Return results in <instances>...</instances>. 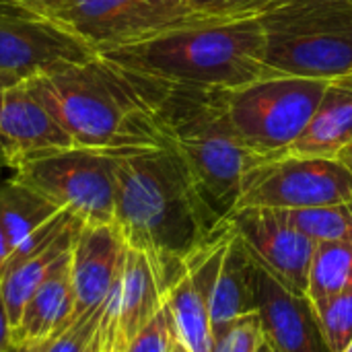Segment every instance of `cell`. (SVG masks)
Wrapping results in <instances>:
<instances>
[{"instance_id":"277c9868","label":"cell","mask_w":352,"mask_h":352,"mask_svg":"<svg viewBox=\"0 0 352 352\" xmlns=\"http://www.w3.org/2000/svg\"><path fill=\"white\" fill-rule=\"evenodd\" d=\"M163 122L169 144L179 153L196 190L217 225L235 212L243 173L264 161L231 126L223 89L167 82Z\"/></svg>"},{"instance_id":"f546056e","label":"cell","mask_w":352,"mask_h":352,"mask_svg":"<svg viewBox=\"0 0 352 352\" xmlns=\"http://www.w3.org/2000/svg\"><path fill=\"white\" fill-rule=\"evenodd\" d=\"M336 159H338V161H340V163H342V165H344V167H346V169L352 173V140L346 144V146H344V148H342V151H340V153H338V157H336Z\"/></svg>"},{"instance_id":"ab89813d","label":"cell","mask_w":352,"mask_h":352,"mask_svg":"<svg viewBox=\"0 0 352 352\" xmlns=\"http://www.w3.org/2000/svg\"><path fill=\"white\" fill-rule=\"evenodd\" d=\"M8 352H16V346H14V349H10V351Z\"/></svg>"},{"instance_id":"52a82bcc","label":"cell","mask_w":352,"mask_h":352,"mask_svg":"<svg viewBox=\"0 0 352 352\" xmlns=\"http://www.w3.org/2000/svg\"><path fill=\"white\" fill-rule=\"evenodd\" d=\"M12 179L29 186L85 225H107L116 217L113 153L68 146L23 161Z\"/></svg>"},{"instance_id":"603a6c76","label":"cell","mask_w":352,"mask_h":352,"mask_svg":"<svg viewBox=\"0 0 352 352\" xmlns=\"http://www.w3.org/2000/svg\"><path fill=\"white\" fill-rule=\"evenodd\" d=\"M297 231L311 237L316 243L322 241H344L352 243V200L328 206L276 210Z\"/></svg>"},{"instance_id":"83f0119b","label":"cell","mask_w":352,"mask_h":352,"mask_svg":"<svg viewBox=\"0 0 352 352\" xmlns=\"http://www.w3.org/2000/svg\"><path fill=\"white\" fill-rule=\"evenodd\" d=\"M175 342L173 328L165 305L155 314V318L132 338L128 352H171Z\"/></svg>"},{"instance_id":"1f68e13d","label":"cell","mask_w":352,"mask_h":352,"mask_svg":"<svg viewBox=\"0 0 352 352\" xmlns=\"http://www.w3.org/2000/svg\"><path fill=\"white\" fill-rule=\"evenodd\" d=\"M16 82H21V78H19V76H14V74H10V72L0 70V89H6V87L16 85Z\"/></svg>"},{"instance_id":"d6986e66","label":"cell","mask_w":352,"mask_h":352,"mask_svg":"<svg viewBox=\"0 0 352 352\" xmlns=\"http://www.w3.org/2000/svg\"><path fill=\"white\" fill-rule=\"evenodd\" d=\"M254 311H258L254 289V258L231 229V239L210 299L212 338L233 320Z\"/></svg>"},{"instance_id":"ac0fdd59","label":"cell","mask_w":352,"mask_h":352,"mask_svg":"<svg viewBox=\"0 0 352 352\" xmlns=\"http://www.w3.org/2000/svg\"><path fill=\"white\" fill-rule=\"evenodd\" d=\"M161 307L163 291L148 256L128 245L118 278V330L126 349Z\"/></svg>"},{"instance_id":"5b68a950","label":"cell","mask_w":352,"mask_h":352,"mask_svg":"<svg viewBox=\"0 0 352 352\" xmlns=\"http://www.w3.org/2000/svg\"><path fill=\"white\" fill-rule=\"evenodd\" d=\"M266 64L283 76L352 74V0H280L260 16Z\"/></svg>"},{"instance_id":"d590c367","label":"cell","mask_w":352,"mask_h":352,"mask_svg":"<svg viewBox=\"0 0 352 352\" xmlns=\"http://www.w3.org/2000/svg\"><path fill=\"white\" fill-rule=\"evenodd\" d=\"M0 167H6V159H4V155H2V148H0Z\"/></svg>"},{"instance_id":"484cf974","label":"cell","mask_w":352,"mask_h":352,"mask_svg":"<svg viewBox=\"0 0 352 352\" xmlns=\"http://www.w3.org/2000/svg\"><path fill=\"white\" fill-rule=\"evenodd\" d=\"M264 326L258 311L241 316L214 334L212 352H258L264 342Z\"/></svg>"},{"instance_id":"d6a6232c","label":"cell","mask_w":352,"mask_h":352,"mask_svg":"<svg viewBox=\"0 0 352 352\" xmlns=\"http://www.w3.org/2000/svg\"><path fill=\"white\" fill-rule=\"evenodd\" d=\"M45 346H47V340L45 342H31V344L16 346V352H45Z\"/></svg>"},{"instance_id":"f35d334b","label":"cell","mask_w":352,"mask_h":352,"mask_svg":"<svg viewBox=\"0 0 352 352\" xmlns=\"http://www.w3.org/2000/svg\"><path fill=\"white\" fill-rule=\"evenodd\" d=\"M344 352H352V342L349 344V346H346V351H344Z\"/></svg>"},{"instance_id":"3957f363","label":"cell","mask_w":352,"mask_h":352,"mask_svg":"<svg viewBox=\"0 0 352 352\" xmlns=\"http://www.w3.org/2000/svg\"><path fill=\"white\" fill-rule=\"evenodd\" d=\"M101 56L171 85L235 89L260 78L283 76L266 64L260 19L200 21L107 50Z\"/></svg>"},{"instance_id":"836d02e7","label":"cell","mask_w":352,"mask_h":352,"mask_svg":"<svg viewBox=\"0 0 352 352\" xmlns=\"http://www.w3.org/2000/svg\"><path fill=\"white\" fill-rule=\"evenodd\" d=\"M258 352H280L268 338H264V342H262V346H260V351Z\"/></svg>"},{"instance_id":"d4e9b609","label":"cell","mask_w":352,"mask_h":352,"mask_svg":"<svg viewBox=\"0 0 352 352\" xmlns=\"http://www.w3.org/2000/svg\"><path fill=\"white\" fill-rule=\"evenodd\" d=\"M186 2L196 16L204 21L225 23V21L260 19L264 12L274 8L280 0H186Z\"/></svg>"},{"instance_id":"7a4b0ae2","label":"cell","mask_w":352,"mask_h":352,"mask_svg":"<svg viewBox=\"0 0 352 352\" xmlns=\"http://www.w3.org/2000/svg\"><path fill=\"white\" fill-rule=\"evenodd\" d=\"M74 146L130 153L167 146V82L124 68L101 54L27 78Z\"/></svg>"},{"instance_id":"30bf717a","label":"cell","mask_w":352,"mask_h":352,"mask_svg":"<svg viewBox=\"0 0 352 352\" xmlns=\"http://www.w3.org/2000/svg\"><path fill=\"white\" fill-rule=\"evenodd\" d=\"M93 56L82 39L33 4L0 0V70L27 80Z\"/></svg>"},{"instance_id":"ba28073f","label":"cell","mask_w":352,"mask_h":352,"mask_svg":"<svg viewBox=\"0 0 352 352\" xmlns=\"http://www.w3.org/2000/svg\"><path fill=\"white\" fill-rule=\"evenodd\" d=\"M29 4L82 39L95 54L204 21L188 8L186 0H37Z\"/></svg>"},{"instance_id":"f1b7e54d","label":"cell","mask_w":352,"mask_h":352,"mask_svg":"<svg viewBox=\"0 0 352 352\" xmlns=\"http://www.w3.org/2000/svg\"><path fill=\"white\" fill-rule=\"evenodd\" d=\"M14 349L12 344V326L8 320V311L2 299V291H0V352H8Z\"/></svg>"},{"instance_id":"4dcf8cb0","label":"cell","mask_w":352,"mask_h":352,"mask_svg":"<svg viewBox=\"0 0 352 352\" xmlns=\"http://www.w3.org/2000/svg\"><path fill=\"white\" fill-rule=\"evenodd\" d=\"M8 254H10V245H8L6 235H4V231H2V227H0V268H2V264L6 262Z\"/></svg>"},{"instance_id":"9c48e42d","label":"cell","mask_w":352,"mask_h":352,"mask_svg":"<svg viewBox=\"0 0 352 352\" xmlns=\"http://www.w3.org/2000/svg\"><path fill=\"white\" fill-rule=\"evenodd\" d=\"M351 200L352 173L338 159L285 153L243 173L237 208L295 210Z\"/></svg>"},{"instance_id":"5bb4252c","label":"cell","mask_w":352,"mask_h":352,"mask_svg":"<svg viewBox=\"0 0 352 352\" xmlns=\"http://www.w3.org/2000/svg\"><path fill=\"white\" fill-rule=\"evenodd\" d=\"M256 309L266 338L280 352H330L318 311L307 295L283 287L254 260Z\"/></svg>"},{"instance_id":"4316f807","label":"cell","mask_w":352,"mask_h":352,"mask_svg":"<svg viewBox=\"0 0 352 352\" xmlns=\"http://www.w3.org/2000/svg\"><path fill=\"white\" fill-rule=\"evenodd\" d=\"M101 307L78 316L60 334L47 340L45 352H89L95 344L99 332Z\"/></svg>"},{"instance_id":"74e56055","label":"cell","mask_w":352,"mask_h":352,"mask_svg":"<svg viewBox=\"0 0 352 352\" xmlns=\"http://www.w3.org/2000/svg\"><path fill=\"white\" fill-rule=\"evenodd\" d=\"M14 2H37V0H14Z\"/></svg>"},{"instance_id":"7c38bea8","label":"cell","mask_w":352,"mask_h":352,"mask_svg":"<svg viewBox=\"0 0 352 352\" xmlns=\"http://www.w3.org/2000/svg\"><path fill=\"white\" fill-rule=\"evenodd\" d=\"M227 223L252 258L283 287L307 295L316 241L291 227L270 208H237Z\"/></svg>"},{"instance_id":"e575fe53","label":"cell","mask_w":352,"mask_h":352,"mask_svg":"<svg viewBox=\"0 0 352 352\" xmlns=\"http://www.w3.org/2000/svg\"><path fill=\"white\" fill-rule=\"evenodd\" d=\"M171 352H188V351H186V349L175 340V342H173V346H171Z\"/></svg>"},{"instance_id":"2e32d148","label":"cell","mask_w":352,"mask_h":352,"mask_svg":"<svg viewBox=\"0 0 352 352\" xmlns=\"http://www.w3.org/2000/svg\"><path fill=\"white\" fill-rule=\"evenodd\" d=\"M72 252V250H70ZM70 252L50 270L45 280L33 293L12 328V344L45 342L76 320V299L70 276Z\"/></svg>"},{"instance_id":"e0dca14e","label":"cell","mask_w":352,"mask_h":352,"mask_svg":"<svg viewBox=\"0 0 352 352\" xmlns=\"http://www.w3.org/2000/svg\"><path fill=\"white\" fill-rule=\"evenodd\" d=\"M352 140V74L328 80V87L301 136L287 151L295 157L336 159Z\"/></svg>"},{"instance_id":"6da1fadb","label":"cell","mask_w":352,"mask_h":352,"mask_svg":"<svg viewBox=\"0 0 352 352\" xmlns=\"http://www.w3.org/2000/svg\"><path fill=\"white\" fill-rule=\"evenodd\" d=\"M116 157V217L124 241L144 252L165 293L184 276L186 258L223 225L206 210L188 165L167 144Z\"/></svg>"},{"instance_id":"4fadbf2b","label":"cell","mask_w":352,"mask_h":352,"mask_svg":"<svg viewBox=\"0 0 352 352\" xmlns=\"http://www.w3.org/2000/svg\"><path fill=\"white\" fill-rule=\"evenodd\" d=\"M68 146H74L72 138L27 80L0 89V148L6 167Z\"/></svg>"},{"instance_id":"7402d4cb","label":"cell","mask_w":352,"mask_h":352,"mask_svg":"<svg viewBox=\"0 0 352 352\" xmlns=\"http://www.w3.org/2000/svg\"><path fill=\"white\" fill-rule=\"evenodd\" d=\"M346 291H352V243H318L309 268L307 299L318 305Z\"/></svg>"},{"instance_id":"8fae6325","label":"cell","mask_w":352,"mask_h":352,"mask_svg":"<svg viewBox=\"0 0 352 352\" xmlns=\"http://www.w3.org/2000/svg\"><path fill=\"white\" fill-rule=\"evenodd\" d=\"M231 239V225L214 233L202 248L186 258L184 276L165 293L163 305L169 314L175 340L188 352H212L210 299L223 258Z\"/></svg>"},{"instance_id":"60d3db41","label":"cell","mask_w":352,"mask_h":352,"mask_svg":"<svg viewBox=\"0 0 352 352\" xmlns=\"http://www.w3.org/2000/svg\"><path fill=\"white\" fill-rule=\"evenodd\" d=\"M126 352H128V351H126Z\"/></svg>"},{"instance_id":"9a60e30c","label":"cell","mask_w":352,"mask_h":352,"mask_svg":"<svg viewBox=\"0 0 352 352\" xmlns=\"http://www.w3.org/2000/svg\"><path fill=\"white\" fill-rule=\"evenodd\" d=\"M126 252L128 243L116 223L82 225L78 229L70 252L76 318L103 305L124 268Z\"/></svg>"},{"instance_id":"ffe728a7","label":"cell","mask_w":352,"mask_h":352,"mask_svg":"<svg viewBox=\"0 0 352 352\" xmlns=\"http://www.w3.org/2000/svg\"><path fill=\"white\" fill-rule=\"evenodd\" d=\"M82 225H85L82 221L72 223L43 252H39L33 258L23 260V262L0 272V291H2V299H4L12 328L19 324L25 305L29 303L33 293L39 289V285L45 280L50 270L60 262V258H64L72 250L74 237Z\"/></svg>"},{"instance_id":"44dd1931","label":"cell","mask_w":352,"mask_h":352,"mask_svg":"<svg viewBox=\"0 0 352 352\" xmlns=\"http://www.w3.org/2000/svg\"><path fill=\"white\" fill-rule=\"evenodd\" d=\"M60 210L62 208L54 202L12 177L0 182V227L6 235L10 252Z\"/></svg>"},{"instance_id":"cb8c5ba5","label":"cell","mask_w":352,"mask_h":352,"mask_svg":"<svg viewBox=\"0 0 352 352\" xmlns=\"http://www.w3.org/2000/svg\"><path fill=\"white\" fill-rule=\"evenodd\" d=\"M330 352H344L352 342V291L314 305Z\"/></svg>"},{"instance_id":"8992f818","label":"cell","mask_w":352,"mask_h":352,"mask_svg":"<svg viewBox=\"0 0 352 352\" xmlns=\"http://www.w3.org/2000/svg\"><path fill=\"white\" fill-rule=\"evenodd\" d=\"M328 80L270 76L223 89V103L241 142L262 159L285 155L309 124Z\"/></svg>"},{"instance_id":"8d00e7d4","label":"cell","mask_w":352,"mask_h":352,"mask_svg":"<svg viewBox=\"0 0 352 352\" xmlns=\"http://www.w3.org/2000/svg\"><path fill=\"white\" fill-rule=\"evenodd\" d=\"M89 352H101V351H99V346H97V344H93V349H91Z\"/></svg>"}]
</instances>
